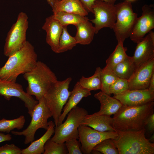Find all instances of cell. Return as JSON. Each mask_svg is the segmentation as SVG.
Segmentation results:
<instances>
[{"label":"cell","mask_w":154,"mask_h":154,"mask_svg":"<svg viewBox=\"0 0 154 154\" xmlns=\"http://www.w3.org/2000/svg\"><path fill=\"white\" fill-rule=\"evenodd\" d=\"M154 102L137 106L123 105L114 115L113 126L116 132L145 128L147 118L154 113Z\"/></svg>","instance_id":"6da1fadb"},{"label":"cell","mask_w":154,"mask_h":154,"mask_svg":"<svg viewBox=\"0 0 154 154\" xmlns=\"http://www.w3.org/2000/svg\"><path fill=\"white\" fill-rule=\"evenodd\" d=\"M8 57L0 68V79L5 81L16 82L19 75L31 71L37 62L34 47L28 41L22 48Z\"/></svg>","instance_id":"7a4b0ae2"},{"label":"cell","mask_w":154,"mask_h":154,"mask_svg":"<svg viewBox=\"0 0 154 154\" xmlns=\"http://www.w3.org/2000/svg\"><path fill=\"white\" fill-rule=\"evenodd\" d=\"M146 129L116 132L113 140L119 154H154V144L145 136Z\"/></svg>","instance_id":"3957f363"},{"label":"cell","mask_w":154,"mask_h":154,"mask_svg":"<svg viewBox=\"0 0 154 154\" xmlns=\"http://www.w3.org/2000/svg\"><path fill=\"white\" fill-rule=\"evenodd\" d=\"M23 76L28 84L26 93L29 96H35L38 101L57 80L54 73L46 64L40 61H37L34 68L23 74Z\"/></svg>","instance_id":"277c9868"},{"label":"cell","mask_w":154,"mask_h":154,"mask_svg":"<svg viewBox=\"0 0 154 154\" xmlns=\"http://www.w3.org/2000/svg\"><path fill=\"white\" fill-rule=\"evenodd\" d=\"M72 80L70 77L64 80H58L54 82L44 96L46 104L50 110L56 127L64 106L67 102L71 91L68 90Z\"/></svg>","instance_id":"5b68a950"},{"label":"cell","mask_w":154,"mask_h":154,"mask_svg":"<svg viewBox=\"0 0 154 154\" xmlns=\"http://www.w3.org/2000/svg\"><path fill=\"white\" fill-rule=\"evenodd\" d=\"M88 114L86 110L77 106L71 109L66 120L56 127L54 135L50 139L58 143H64L73 138L78 139V127Z\"/></svg>","instance_id":"8992f818"},{"label":"cell","mask_w":154,"mask_h":154,"mask_svg":"<svg viewBox=\"0 0 154 154\" xmlns=\"http://www.w3.org/2000/svg\"><path fill=\"white\" fill-rule=\"evenodd\" d=\"M116 20L113 29L118 42H123L129 37L138 18L137 14L132 9L130 1L125 0L115 5Z\"/></svg>","instance_id":"52a82bcc"},{"label":"cell","mask_w":154,"mask_h":154,"mask_svg":"<svg viewBox=\"0 0 154 154\" xmlns=\"http://www.w3.org/2000/svg\"><path fill=\"white\" fill-rule=\"evenodd\" d=\"M31 120L27 127L22 131H11V133L16 135L25 137L24 143L27 144L34 141L36 131L39 129L47 130L48 127V120L52 117V113L47 106L43 97L38 101L30 115Z\"/></svg>","instance_id":"ba28073f"},{"label":"cell","mask_w":154,"mask_h":154,"mask_svg":"<svg viewBox=\"0 0 154 154\" xmlns=\"http://www.w3.org/2000/svg\"><path fill=\"white\" fill-rule=\"evenodd\" d=\"M28 18L25 13H19L16 22L11 27L5 40L3 53L9 57L22 48L25 44Z\"/></svg>","instance_id":"9c48e42d"},{"label":"cell","mask_w":154,"mask_h":154,"mask_svg":"<svg viewBox=\"0 0 154 154\" xmlns=\"http://www.w3.org/2000/svg\"><path fill=\"white\" fill-rule=\"evenodd\" d=\"M92 8L95 18L89 20L94 24L96 34L104 28L113 29L116 20L115 5L102 0H96Z\"/></svg>","instance_id":"30bf717a"},{"label":"cell","mask_w":154,"mask_h":154,"mask_svg":"<svg viewBox=\"0 0 154 154\" xmlns=\"http://www.w3.org/2000/svg\"><path fill=\"white\" fill-rule=\"evenodd\" d=\"M79 141L81 149L85 154H90L93 148L106 139L116 138L118 134L116 131H100L88 126L80 125L78 128Z\"/></svg>","instance_id":"8fae6325"},{"label":"cell","mask_w":154,"mask_h":154,"mask_svg":"<svg viewBox=\"0 0 154 154\" xmlns=\"http://www.w3.org/2000/svg\"><path fill=\"white\" fill-rule=\"evenodd\" d=\"M0 95L7 100L16 97L23 101L30 115L33 109L38 103L32 96L28 95L23 90L22 86L16 82L5 81L0 79Z\"/></svg>","instance_id":"7c38bea8"},{"label":"cell","mask_w":154,"mask_h":154,"mask_svg":"<svg viewBox=\"0 0 154 154\" xmlns=\"http://www.w3.org/2000/svg\"><path fill=\"white\" fill-rule=\"evenodd\" d=\"M142 15L138 17L129 36L130 39L137 43L145 35L154 28V9L153 6L145 5L142 8Z\"/></svg>","instance_id":"4fadbf2b"},{"label":"cell","mask_w":154,"mask_h":154,"mask_svg":"<svg viewBox=\"0 0 154 154\" xmlns=\"http://www.w3.org/2000/svg\"><path fill=\"white\" fill-rule=\"evenodd\" d=\"M154 72V58L143 63L135 70L128 80L129 90L148 89Z\"/></svg>","instance_id":"5bb4252c"},{"label":"cell","mask_w":154,"mask_h":154,"mask_svg":"<svg viewBox=\"0 0 154 154\" xmlns=\"http://www.w3.org/2000/svg\"><path fill=\"white\" fill-rule=\"evenodd\" d=\"M113 97L118 100L123 105L137 106L154 101V92L148 89L128 90Z\"/></svg>","instance_id":"9a60e30c"},{"label":"cell","mask_w":154,"mask_h":154,"mask_svg":"<svg viewBox=\"0 0 154 154\" xmlns=\"http://www.w3.org/2000/svg\"><path fill=\"white\" fill-rule=\"evenodd\" d=\"M132 56L136 69L140 65L154 58V32L150 31L137 43Z\"/></svg>","instance_id":"2e32d148"},{"label":"cell","mask_w":154,"mask_h":154,"mask_svg":"<svg viewBox=\"0 0 154 154\" xmlns=\"http://www.w3.org/2000/svg\"><path fill=\"white\" fill-rule=\"evenodd\" d=\"M63 26L52 16L47 17L42 26V29L46 33V42L52 50L57 53L60 38Z\"/></svg>","instance_id":"e0dca14e"},{"label":"cell","mask_w":154,"mask_h":154,"mask_svg":"<svg viewBox=\"0 0 154 154\" xmlns=\"http://www.w3.org/2000/svg\"><path fill=\"white\" fill-rule=\"evenodd\" d=\"M91 94L90 91L84 88L78 81L77 82L71 91L68 99L63 108V112L59 118L58 126L62 123L69 111L77 106L83 98L87 97Z\"/></svg>","instance_id":"ac0fdd59"},{"label":"cell","mask_w":154,"mask_h":154,"mask_svg":"<svg viewBox=\"0 0 154 154\" xmlns=\"http://www.w3.org/2000/svg\"><path fill=\"white\" fill-rule=\"evenodd\" d=\"M113 118L106 115H87L81 123L97 131L104 132L115 131L113 126Z\"/></svg>","instance_id":"d6986e66"},{"label":"cell","mask_w":154,"mask_h":154,"mask_svg":"<svg viewBox=\"0 0 154 154\" xmlns=\"http://www.w3.org/2000/svg\"><path fill=\"white\" fill-rule=\"evenodd\" d=\"M94 97L99 101L100 107L99 111L92 114L94 115L111 116L116 113L122 106L118 100L101 91L95 94Z\"/></svg>","instance_id":"ffe728a7"},{"label":"cell","mask_w":154,"mask_h":154,"mask_svg":"<svg viewBox=\"0 0 154 154\" xmlns=\"http://www.w3.org/2000/svg\"><path fill=\"white\" fill-rule=\"evenodd\" d=\"M48 123V127L45 133L39 139L31 142L28 147L22 149V154H43L45 144L54 133V123L50 121Z\"/></svg>","instance_id":"44dd1931"},{"label":"cell","mask_w":154,"mask_h":154,"mask_svg":"<svg viewBox=\"0 0 154 154\" xmlns=\"http://www.w3.org/2000/svg\"><path fill=\"white\" fill-rule=\"evenodd\" d=\"M52 9L53 13L63 11L84 16L88 14L80 0H61L54 3Z\"/></svg>","instance_id":"7402d4cb"},{"label":"cell","mask_w":154,"mask_h":154,"mask_svg":"<svg viewBox=\"0 0 154 154\" xmlns=\"http://www.w3.org/2000/svg\"><path fill=\"white\" fill-rule=\"evenodd\" d=\"M89 21L81 22L75 26L77 31L74 37L77 44L88 45L92 41L96 34L95 29Z\"/></svg>","instance_id":"603a6c76"},{"label":"cell","mask_w":154,"mask_h":154,"mask_svg":"<svg viewBox=\"0 0 154 154\" xmlns=\"http://www.w3.org/2000/svg\"><path fill=\"white\" fill-rule=\"evenodd\" d=\"M111 69L118 77L127 80L131 78L136 69L132 56H128Z\"/></svg>","instance_id":"cb8c5ba5"},{"label":"cell","mask_w":154,"mask_h":154,"mask_svg":"<svg viewBox=\"0 0 154 154\" xmlns=\"http://www.w3.org/2000/svg\"><path fill=\"white\" fill-rule=\"evenodd\" d=\"M51 16L58 20L63 26H67L70 25L76 26L81 22L89 19L86 16L63 11L53 13Z\"/></svg>","instance_id":"d4e9b609"},{"label":"cell","mask_w":154,"mask_h":154,"mask_svg":"<svg viewBox=\"0 0 154 154\" xmlns=\"http://www.w3.org/2000/svg\"><path fill=\"white\" fill-rule=\"evenodd\" d=\"M102 69L100 67L96 68L94 74L91 77H85L82 76L78 81L80 84L84 88L90 91L101 90Z\"/></svg>","instance_id":"484cf974"},{"label":"cell","mask_w":154,"mask_h":154,"mask_svg":"<svg viewBox=\"0 0 154 154\" xmlns=\"http://www.w3.org/2000/svg\"><path fill=\"white\" fill-rule=\"evenodd\" d=\"M123 43L121 41L118 42L114 50L106 61V66L112 68L127 57V48L123 46Z\"/></svg>","instance_id":"4316f807"},{"label":"cell","mask_w":154,"mask_h":154,"mask_svg":"<svg viewBox=\"0 0 154 154\" xmlns=\"http://www.w3.org/2000/svg\"><path fill=\"white\" fill-rule=\"evenodd\" d=\"M77 44L75 38L68 32L67 26H63L59 38L57 53H60L72 49Z\"/></svg>","instance_id":"83f0119b"},{"label":"cell","mask_w":154,"mask_h":154,"mask_svg":"<svg viewBox=\"0 0 154 154\" xmlns=\"http://www.w3.org/2000/svg\"><path fill=\"white\" fill-rule=\"evenodd\" d=\"M25 122V117L21 115L13 119L7 120L3 118L0 120V131L9 133L15 129H22Z\"/></svg>","instance_id":"f1b7e54d"},{"label":"cell","mask_w":154,"mask_h":154,"mask_svg":"<svg viewBox=\"0 0 154 154\" xmlns=\"http://www.w3.org/2000/svg\"><path fill=\"white\" fill-rule=\"evenodd\" d=\"M111 69L106 66L102 69L101 80L102 82L101 91L110 95L109 88L118 78Z\"/></svg>","instance_id":"f546056e"},{"label":"cell","mask_w":154,"mask_h":154,"mask_svg":"<svg viewBox=\"0 0 154 154\" xmlns=\"http://www.w3.org/2000/svg\"><path fill=\"white\" fill-rule=\"evenodd\" d=\"M92 151L104 154H119L113 139L110 138L104 140L98 144Z\"/></svg>","instance_id":"4dcf8cb0"},{"label":"cell","mask_w":154,"mask_h":154,"mask_svg":"<svg viewBox=\"0 0 154 154\" xmlns=\"http://www.w3.org/2000/svg\"><path fill=\"white\" fill-rule=\"evenodd\" d=\"M43 154H66L68 151L65 143H58L50 139L46 143Z\"/></svg>","instance_id":"1f68e13d"},{"label":"cell","mask_w":154,"mask_h":154,"mask_svg":"<svg viewBox=\"0 0 154 154\" xmlns=\"http://www.w3.org/2000/svg\"><path fill=\"white\" fill-rule=\"evenodd\" d=\"M129 90L128 80L118 78L110 87V94L114 96L121 94Z\"/></svg>","instance_id":"d6a6232c"},{"label":"cell","mask_w":154,"mask_h":154,"mask_svg":"<svg viewBox=\"0 0 154 154\" xmlns=\"http://www.w3.org/2000/svg\"><path fill=\"white\" fill-rule=\"evenodd\" d=\"M65 143L68 154H82L80 142L76 138L66 141Z\"/></svg>","instance_id":"836d02e7"},{"label":"cell","mask_w":154,"mask_h":154,"mask_svg":"<svg viewBox=\"0 0 154 154\" xmlns=\"http://www.w3.org/2000/svg\"><path fill=\"white\" fill-rule=\"evenodd\" d=\"M0 154H22V149L14 144H6L0 147Z\"/></svg>","instance_id":"e575fe53"},{"label":"cell","mask_w":154,"mask_h":154,"mask_svg":"<svg viewBox=\"0 0 154 154\" xmlns=\"http://www.w3.org/2000/svg\"><path fill=\"white\" fill-rule=\"evenodd\" d=\"M83 7L88 13H93L92 6L96 0H80ZM104 1L114 4L116 0H102Z\"/></svg>","instance_id":"d590c367"},{"label":"cell","mask_w":154,"mask_h":154,"mask_svg":"<svg viewBox=\"0 0 154 154\" xmlns=\"http://www.w3.org/2000/svg\"><path fill=\"white\" fill-rule=\"evenodd\" d=\"M147 130L151 133L153 132L154 131V113L150 115L147 119L146 127Z\"/></svg>","instance_id":"8d00e7d4"},{"label":"cell","mask_w":154,"mask_h":154,"mask_svg":"<svg viewBox=\"0 0 154 154\" xmlns=\"http://www.w3.org/2000/svg\"><path fill=\"white\" fill-rule=\"evenodd\" d=\"M11 139L12 137L10 134H5L0 131V143L6 141H9Z\"/></svg>","instance_id":"74e56055"},{"label":"cell","mask_w":154,"mask_h":154,"mask_svg":"<svg viewBox=\"0 0 154 154\" xmlns=\"http://www.w3.org/2000/svg\"><path fill=\"white\" fill-rule=\"evenodd\" d=\"M148 89L150 92H154V72L151 78Z\"/></svg>","instance_id":"f35d334b"},{"label":"cell","mask_w":154,"mask_h":154,"mask_svg":"<svg viewBox=\"0 0 154 154\" xmlns=\"http://www.w3.org/2000/svg\"><path fill=\"white\" fill-rule=\"evenodd\" d=\"M47 2H48V3L50 5L52 9L53 8L54 4V2L53 1V0H46Z\"/></svg>","instance_id":"ab89813d"},{"label":"cell","mask_w":154,"mask_h":154,"mask_svg":"<svg viewBox=\"0 0 154 154\" xmlns=\"http://www.w3.org/2000/svg\"><path fill=\"white\" fill-rule=\"evenodd\" d=\"M149 141L153 143L152 142H154V134L152 135V136L149 139Z\"/></svg>","instance_id":"60d3db41"},{"label":"cell","mask_w":154,"mask_h":154,"mask_svg":"<svg viewBox=\"0 0 154 154\" xmlns=\"http://www.w3.org/2000/svg\"><path fill=\"white\" fill-rule=\"evenodd\" d=\"M61 0H53V1H54V3L55 2H58L60 1Z\"/></svg>","instance_id":"b9f144b4"},{"label":"cell","mask_w":154,"mask_h":154,"mask_svg":"<svg viewBox=\"0 0 154 154\" xmlns=\"http://www.w3.org/2000/svg\"><path fill=\"white\" fill-rule=\"evenodd\" d=\"M128 0V1H129L131 2V1H135V0Z\"/></svg>","instance_id":"7bdbcfd3"}]
</instances>
